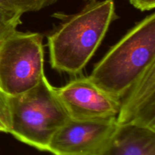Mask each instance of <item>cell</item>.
I'll return each mask as SVG.
<instances>
[{
    "label": "cell",
    "instance_id": "obj_6",
    "mask_svg": "<svg viewBox=\"0 0 155 155\" xmlns=\"http://www.w3.org/2000/svg\"><path fill=\"white\" fill-rule=\"evenodd\" d=\"M117 127L116 118L98 120L70 118L52 136L47 151L54 155H98Z\"/></svg>",
    "mask_w": 155,
    "mask_h": 155
},
{
    "label": "cell",
    "instance_id": "obj_12",
    "mask_svg": "<svg viewBox=\"0 0 155 155\" xmlns=\"http://www.w3.org/2000/svg\"><path fill=\"white\" fill-rule=\"evenodd\" d=\"M136 8L145 12L153 10L155 7V0H129Z\"/></svg>",
    "mask_w": 155,
    "mask_h": 155
},
{
    "label": "cell",
    "instance_id": "obj_3",
    "mask_svg": "<svg viewBox=\"0 0 155 155\" xmlns=\"http://www.w3.org/2000/svg\"><path fill=\"white\" fill-rule=\"evenodd\" d=\"M11 130L15 139L40 151H47L54 133L69 116L46 77L31 90L9 97Z\"/></svg>",
    "mask_w": 155,
    "mask_h": 155
},
{
    "label": "cell",
    "instance_id": "obj_2",
    "mask_svg": "<svg viewBox=\"0 0 155 155\" xmlns=\"http://www.w3.org/2000/svg\"><path fill=\"white\" fill-rule=\"evenodd\" d=\"M155 61V14L148 15L110 48L89 76L91 81L120 99Z\"/></svg>",
    "mask_w": 155,
    "mask_h": 155
},
{
    "label": "cell",
    "instance_id": "obj_9",
    "mask_svg": "<svg viewBox=\"0 0 155 155\" xmlns=\"http://www.w3.org/2000/svg\"><path fill=\"white\" fill-rule=\"evenodd\" d=\"M58 0H0V7L24 14L38 12L54 5Z\"/></svg>",
    "mask_w": 155,
    "mask_h": 155
},
{
    "label": "cell",
    "instance_id": "obj_13",
    "mask_svg": "<svg viewBox=\"0 0 155 155\" xmlns=\"http://www.w3.org/2000/svg\"><path fill=\"white\" fill-rule=\"evenodd\" d=\"M90 1H96V0H90Z\"/></svg>",
    "mask_w": 155,
    "mask_h": 155
},
{
    "label": "cell",
    "instance_id": "obj_8",
    "mask_svg": "<svg viewBox=\"0 0 155 155\" xmlns=\"http://www.w3.org/2000/svg\"><path fill=\"white\" fill-rule=\"evenodd\" d=\"M98 155H155V130L133 125L118 126Z\"/></svg>",
    "mask_w": 155,
    "mask_h": 155
},
{
    "label": "cell",
    "instance_id": "obj_10",
    "mask_svg": "<svg viewBox=\"0 0 155 155\" xmlns=\"http://www.w3.org/2000/svg\"><path fill=\"white\" fill-rule=\"evenodd\" d=\"M22 15L19 12L0 7V40L17 30L18 26L21 24Z\"/></svg>",
    "mask_w": 155,
    "mask_h": 155
},
{
    "label": "cell",
    "instance_id": "obj_5",
    "mask_svg": "<svg viewBox=\"0 0 155 155\" xmlns=\"http://www.w3.org/2000/svg\"><path fill=\"white\" fill-rule=\"evenodd\" d=\"M54 93L69 117L77 120H98L116 118L120 99L104 92L88 77L71 80Z\"/></svg>",
    "mask_w": 155,
    "mask_h": 155
},
{
    "label": "cell",
    "instance_id": "obj_11",
    "mask_svg": "<svg viewBox=\"0 0 155 155\" xmlns=\"http://www.w3.org/2000/svg\"><path fill=\"white\" fill-rule=\"evenodd\" d=\"M11 112L9 96L0 89V132L10 133Z\"/></svg>",
    "mask_w": 155,
    "mask_h": 155
},
{
    "label": "cell",
    "instance_id": "obj_7",
    "mask_svg": "<svg viewBox=\"0 0 155 155\" xmlns=\"http://www.w3.org/2000/svg\"><path fill=\"white\" fill-rule=\"evenodd\" d=\"M116 122L155 130V61L120 98Z\"/></svg>",
    "mask_w": 155,
    "mask_h": 155
},
{
    "label": "cell",
    "instance_id": "obj_4",
    "mask_svg": "<svg viewBox=\"0 0 155 155\" xmlns=\"http://www.w3.org/2000/svg\"><path fill=\"white\" fill-rule=\"evenodd\" d=\"M42 35L15 30L0 40V89L9 97L36 87L44 74Z\"/></svg>",
    "mask_w": 155,
    "mask_h": 155
},
{
    "label": "cell",
    "instance_id": "obj_1",
    "mask_svg": "<svg viewBox=\"0 0 155 155\" xmlns=\"http://www.w3.org/2000/svg\"><path fill=\"white\" fill-rule=\"evenodd\" d=\"M117 18L113 0L90 1L78 13L65 17L48 36L51 68L71 75L80 74Z\"/></svg>",
    "mask_w": 155,
    "mask_h": 155
}]
</instances>
